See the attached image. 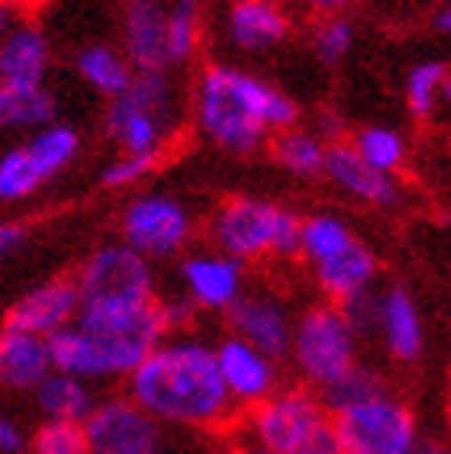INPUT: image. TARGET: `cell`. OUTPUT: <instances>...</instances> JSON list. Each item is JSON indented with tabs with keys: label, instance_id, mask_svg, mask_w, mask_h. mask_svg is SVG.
<instances>
[{
	"label": "cell",
	"instance_id": "cell-10",
	"mask_svg": "<svg viewBox=\"0 0 451 454\" xmlns=\"http://www.w3.org/2000/svg\"><path fill=\"white\" fill-rule=\"evenodd\" d=\"M81 303L91 300H155V264L136 254L130 245L104 242L87 254L75 278Z\"/></svg>",
	"mask_w": 451,
	"mask_h": 454
},
{
	"label": "cell",
	"instance_id": "cell-33",
	"mask_svg": "<svg viewBox=\"0 0 451 454\" xmlns=\"http://www.w3.org/2000/svg\"><path fill=\"white\" fill-rule=\"evenodd\" d=\"M358 43V27L352 17H332V20H316L310 29V49L316 61H322L326 68H336L348 55L355 52Z\"/></svg>",
	"mask_w": 451,
	"mask_h": 454
},
{
	"label": "cell",
	"instance_id": "cell-41",
	"mask_svg": "<svg viewBox=\"0 0 451 454\" xmlns=\"http://www.w3.org/2000/svg\"><path fill=\"white\" fill-rule=\"evenodd\" d=\"M432 29L439 35H448L451 33V10H448V4H439V7H435V13H432Z\"/></svg>",
	"mask_w": 451,
	"mask_h": 454
},
{
	"label": "cell",
	"instance_id": "cell-31",
	"mask_svg": "<svg viewBox=\"0 0 451 454\" xmlns=\"http://www.w3.org/2000/svg\"><path fill=\"white\" fill-rule=\"evenodd\" d=\"M203 45V0H171L165 4V65L184 68Z\"/></svg>",
	"mask_w": 451,
	"mask_h": 454
},
{
	"label": "cell",
	"instance_id": "cell-48",
	"mask_svg": "<svg viewBox=\"0 0 451 454\" xmlns=\"http://www.w3.org/2000/svg\"><path fill=\"white\" fill-rule=\"evenodd\" d=\"M439 4H448V0H439Z\"/></svg>",
	"mask_w": 451,
	"mask_h": 454
},
{
	"label": "cell",
	"instance_id": "cell-32",
	"mask_svg": "<svg viewBox=\"0 0 451 454\" xmlns=\"http://www.w3.org/2000/svg\"><path fill=\"white\" fill-rule=\"evenodd\" d=\"M352 152H355L368 168L381 171V175L397 177L403 171V165L409 161V142L407 136L391 126V122H368V126H358L348 139Z\"/></svg>",
	"mask_w": 451,
	"mask_h": 454
},
{
	"label": "cell",
	"instance_id": "cell-19",
	"mask_svg": "<svg viewBox=\"0 0 451 454\" xmlns=\"http://www.w3.org/2000/svg\"><path fill=\"white\" fill-rule=\"evenodd\" d=\"M322 177H326L342 197L361 203V207H371V210H397V207H403V197H407L400 177L381 175V171L368 168L365 161L352 152L348 142L329 145Z\"/></svg>",
	"mask_w": 451,
	"mask_h": 454
},
{
	"label": "cell",
	"instance_id": "cell-22",
	"mask_svg": "<svg viewBox=\"0 0 451 454\" xmlns=\"http://www.w3.org/2000/svg\"><path fill=\"white\" fill-rule=\"evenodd\" d=\"M120 49L132 71H168L165 0H126L120 17Z\"/></svg>",
	"mask_w": 451,
	"mask_h": 454
},
{
	"label": "cell",
	"instance_id": "cell-24",
	"mask_svg": "<svg viewBox=\"0 0 451 454\" xmlns=\"http://www.w3.org/2000/svg\"><path fill=\"white\" fill-rule=\"evenodd\" d=\"M49 374H52L49 341L0 325V387L10 394H33Z\"/></svg>",
	"mask_w": 451,
	"mask_h": 454
},
{
	"label": "cell",
	"instance_id": "cell-45",
	"mask_svg": "<svg viewBox=\"0 0 451 454\" xmlns=\"http://www.w3.org/2000/svg\"><path fill=\"white\" fill-rule=\"evenodd\" d=\"M152 454H174V451H171V448L165 445V442H162V445H158V448H155V451H152Z\"/></svg>",
	"mask_w": 451,
	"mask_h": 454
},
{
	"label": "cell",
	"instance_id": "cell-25",
	"mask_svg": "<svg viewBox=\"0 0 451 454\" xmlns=\"http://www.w3.org/2000/svg\"><path fill=\"white\" fill-rule=\"evenodd\" d=\"M33 396L39 416L52 426H84V419L97 406L94 387L78 380V377L61 374V371H52L45 377L33 390Z\"/></svg>",
	"mask_w": 451,
	"mask_h": 454
},
{
	"label": "cell",
	"instance_id": "cell-8",
	"mask_svg": "<svg viewBox=\"0 0 451 454\" xmlns=\"http://www.w3.org/2000/svg\"><path fill=\"white\" fill-rule=\"evenodd\" d=\"M332 426L342 454H413L423 442L413 406L391 387L332 412Z\"/></svg>",
	"mask_w": 451,
	"mask_h": 454
},
{
	"label": "cell",
	"instance_id": "cell-9",
	"mask_svg": "<svg viewBox=\"0 0 451 454\" xmlns=\"http://www.w3.org/2000/svg\"><path fill=\"white\" fill-rule=\"evenodd\" d=\"M197 239V216L174 193H136L120 213V242L146 262H171L191 252Z\"/></svg>",
	"mask_w": 451,
	"mask_h": 454
},
{
	"label": "cell",
	"instance_id": "cell-27",
	"mask_svg": "<svg viewBox=\"0 0 451 454\" xmlns=\"http://www.w3.org/2000/svg\"><path fill=\"white\" fill-rule=\"evenodd\" d=\"M55 120H59V100L49 90V84H39V88L0 84V132L29 136Z\"/></svg>",
	"mask_w": 451,
	"mask_h": 454
},
{
	"label": "cell",
	"instance_id": "cell-23",
	"mask_svg": "<svg viewBox=\"0 0 451 454\" xmlns=\"http://www.w3.org/2000/svg\"><path fill=\"white\" fill-rule=\"evenodd\" d=\"M313 284L320 287V294L326 297V303H348V300L361 297L377 290V278H381V258L371 245L358 239L352 248H345L342 254L329 258V262L310 268Z\"/></svg>",
	"mask_w": 451,
	"mask_h": 454
},
{
	"label": "cell",
	"instance_id": "cell-28",
	"mask_svg": "<svg viewBox=\"0 0 451 454\" xmlns=\"http://www.w3.org/2000/svg\"><path fill=\"white\" fill-rule=\"evenodd\" d=\"M358 242L355 229L345 216H338L332 210L310 213L300 216V239H297V258H304L310 268L329 262L336 254H342L345 248Z\"/></svg>",
	"mask_w": 451,
	"mask_h": 454
},
{
	"label": "cell",
	"instance_id": "cell-16",
	"mask_svg": "<svg viewBox=\"0 0 451 454\" xmlns=\"http://www.w3.org/2000/svg\"><path fill=\"white\" fill-rule=\"evenodd\" d=\"M294 309L271 290H245L239 303L226 313L229 335L242 339L245 345L258 348L274 361H284L294 335Z\"/></svg>",
	"mask_w": 451,
	"mask_h": 454
},
{
	"label": "cell",
	"instance_id": "cell-7",
	"mask_svg": "<svg viewBox=\"0 0 451 454\" xmlns=\"http://www.w3.org/2000/svg\"><path fill=\"white\" fill-rule=\"evenodd\" d=\"M81 155V132L71 122H49L0 152V203H23L61 177Z\"/></svg>",
	"mask_w": 451,
	"mask_h": 454
},
{
	"label": "cell",
	"instance_id": "cell-3",
	"mask_svg": "<svg viewBox=\"0 0 451 454\" xmlns=\"http://www.w3.org/2000/svg\"><path fill=\"white\" fill-rule=\"evenodd\" d=\"M210 248L229 254L239 264L290 262L297 258L300 213L268 197L235 193L226 197L207 219Z\"/></svg>",
	"mask_w": 451,
	"mask_h": 454
},
{
	"label": "cell",
	"instance_id": "cell-40",
	"mask_svg": "<svg viewBox=\"0 0 451 454\" xmlns=\"http://www.w3.org/2000/svg\"><path fill=\"white\" fill-rule=\"evenodd\" d=\"M304 10L313 20H332V17H352L358 0H300Z\"/></svg>",
	"mask_w": 451,
	"mask_h": 454
},
{
	"label": "cell",
	"instance_id": "cell-38",
	"mask_svg": "<svg viewBox=\"0 0 451 454\" xmlns=\"http://www.w3.org/2000/svg\"><path fill=\"white\" fill-rule=\"evenodd\" d=\"M29 435L23 422L13 416H0V454H27Z\"/></svg>",
	"mask_w": 451,
	"mask_h": 454
},
{
	"label": "cell",
	"instance_id": "cell-46",
	"mask_svg": "<svg viewBox=\"0 0 451 454\" xmlns=\"http://www.w3.org/2000/svg\"><path fill=\"white\" fill-rule=\"evenodd\" d=\"M239 454H265V451H258V448H252V445H245V448H242V451H239Z\"/></svg>",
	"mask_w": 451,
	"mask_h": 454
},
{
	"label": "cell",
	"instance_id": "cell-35",
	"mask_svg": "<svg viewBox=\"0 0 451 454\" xmlns=\"http://www.w3.org/2000/svg\"><path fill=\"white\" fill-rule=\"evenodd\" d=\"M162 158H146V155H116L110 158L100 171V184L107 191H130V187H139L152 171L158 168Z\"/></svg>",
	"mask_w": 451,
	"mask_h": 454
},
{
	"label": "cell",
	"instance_id": "cell-4",
	"mask_svg": "<svg viewBox=\"0 0 451 454\" xmlns=\"http://www.w3.org/2000/svg\"><path fill=\"white\" fill-rule=\"evenodd\" d=\"M178 129V88L171 71H136L120 97L107 100L104 132L120 155L162 158Z\"/></svg>",
	"mask_w": 451,
	"mask_h": 454
},
{
	"label": "cell",
	"instance_id": "cell-43",
	"mask_svg": "<svg viewBox=\"0 0 451 454\" xmlns=\"http://www.w3.org/2000/svg\"><path fill=\"white\" fill-rule=\"evenodd\" d=\"M413 454H448V448H445L442 442H435V438H423Z\"/></svg>",
	"mask_w": 451,
	"mask_h": 454
},
{
	"label": "cell",
	"instance_id": "cell-26",
	"mask_svg": "<svg viewBox=\"0 0 451 454\" xmlns=\"http://www.w3.org/2000/svg\"><path fill=\"white\" fill-rule=\"evenodd\" d=\"M75 74L84 81L87 88L100 94L104 100L120 97L130 88L136 71H132L130 59L123 55L120 45L113 43H87L75 52Z\"/></svg>",
	"mask_w": 451,
	"mask_h": 454
},
{
	"label": "cell",
	"instance_id": "cell-2",
	"mask_svg": "<svg viewBox=\"0 0 451 454\" xmlns=\"http://www.w3.org/2000/svg\"><path fill=\"white\" fill-rule=\"evenodd\" d=\"M300 116L304 110L284 88L233 61H210L194 78V129L226 155H255L271 136L300 126Z\"/></svg>",
	"mask_w": 451,
	"mask_h": 454
},
{
	"label": "cell",
	"instance_id": "cell-1",
	"mask_svg": "<svg viewBox=\"0 0 451 454\" xmlns=\"http://www.w3.org/2000/svg\"><path fill=\"white\" fill-rule=\"evenodd\" d=\"M126 396L158 426L187 432H219L239 412L219 380L213 345L194 333L158 341L126 377Z\"/></svg>",
	"mask_w": 451,
	"mask_h": 454
},
{
	"label": "cell",
	"instance_id": "cell-18",
	"mask_svg": "<svg viewBox=\"0 0 451 454\" xmlns=\"http://www.w3.org/2000/svg\"><path fill=\"white\" fill-rule=\"evenodd\" d=\"M223 33L235 52L268 55L294 35V17L278 0H229Z\"/></svg>",
	"mask_w": 451,
	"mask_h": 454
},
{
	"label": "cell",
	"instance_id": "cell-34",
	"mask_svg": "<svg viewBox=\"0 0 451 454\" xmlns=\"http://www.w3.org/2000/svg\"><path fill=\"white\" fill-rule=\"evenodd\" d=\"M381 390H387V380L381 377V371L365 364V361H358L345 377H338L329 390H322L320 400L326 403L329 412H338V410H345V406H352V403H361V400H368V396L381 394Z\"/></svg>",
	"mask_w": 451,
	"mask_h": 454
},
{
	"label": "cell",
	"instance_id": "cell-47",
	"mask_svg": "<svg viewBox=\"0 0 451 454\" xmlns=\"http://www.w3.org/2000/svg\"><path fill=\"white\" fill-rule=\"evenodd\" d=\"M278 4H284V7H287V0H278Z\"/></svg>",
	"mask_w": 451,
	"mask_h": 454
},
{
	"label": "cell",
	"instance_id": "cell-6",
	"mask_svg": "<svg viewBox=\"0 0 451 454\" xmlns=\"http://www.w3.org/2000/svg\"><path fill=\"white\" fill-rule=\"evenodd\" d=\"M287 358L306 390H329L361 361V339L336 303H313L294 316V335Z\"/></svg>",
	"mask_w": 451,
	"mask_h": 454
},
{
	"label": "cell",
	"instance_id": "cell-15",
	"mask_svg": "<svg viewBox=\"0 0 451 454\" xmlns=\"http://www.w3.org/2000/svg\"><path fill=\"white\" fill-rule=\"evenodd\" d=\"M213 355H217L219 380H223L235 410H255L284 387L281 361L261 355L258 348L245 345L235 335L219 339L213 345Z\"/></svg>",
	"mask_w": 451,
	"mask_h": 454
},
{
	"label": "cell",
	"instance_id": "cell-11",
	"mask_svg": "<svg viewBox=\"0 0 451 454\" xmlns=\"http://www.w3.org/2000/svg\"><path fill=\"white\" fill-rule=\"evenodd\" d=\"M178 284L197 313H229L249 290V268L217 248H191L178 262Z\"/></svg>",
	"mask_w": 451,
	"mask_h": 454
},
{
	"label": "cell",
	"instance_id": "cell-30",
	"mask_svg": "<svg viewBox=\"0 0 451 454\" xmlns=\"http://www.w3.org/2000/svg\"><path fill=\"white\" fill-rule=\"evenodd\" d=\"M268 149H271V158L278 161V168H284L290 177L320 181L322 171H326L329 142L320 139L313 129H304V126H294V129L271 136Z\"/></svg>",
	"mask_w": 451,
	"mask_h": 454
},
{
	"label": "cell",
	"instance_id": "cell-42",
	"mask_svg": "<svg viewBox=\"0 0 451 454\" xmlns=\"http://www.w3.org/2000/svg\"><path fill=\"white\" fill-rule=\"evenodd\" d=\"M20 20V13L13 7H10L7 0H0V39H4V35L10 33V27H13V23H17Z\"/></svg>",
	"mask_w": 451,
	"mask_h": 454
},
{
	"label": "cell",
	"instance_id": "cell-20",
	"mask_svg": "<svg viewBox=\"0 0 451 454\" xmlns=\"http://www.w3.org/2000/svg\"><path fill=\"white\" fill-rule=\"evenodd\" d=\"M387 358L397 364H416L425 355V319L416 297L403 284L384 287L377 297V329Z\"/></svg>",
	"mask_w": 451,
	"mask_h": 454
},
{
	"label": "cell",
	"instance_id": "cell-12",
	"mask_svg": "<svg viewBox=\"0 0 451 454\" xmlns=\"http://www.w3.org/2000/svg\"><path fill=\"white\" fill-rule=\"evenodd\" d=\"M78 329L91 335L130 348L136 355H148L158 341L165 339V323L158 316V297L155 300H91L81 303Z\"/></svg>",
	"mask_w": 451,
	"mask_h": 454
},
{
	"label": "cell",
	"instance_id": "cell-13",
	"mask_svg": "<svg viewBox=\"0 0 451 454\" xmlns=\"http://www.w3.org/2000/svg\"><path fill=\"white\" fill-rule=\"evenodd\" d=\"M81 432L91 454H152L165 442L162 426L148 419L130 396L97 400Z\"/></svg>",
	"mask_w": 451,
	"mask_h": 454
},
{
	"label": "cell",
	"instance_id": "cell-37",
	"mask_svg": "<svg viewBox=\"0 0 451 454\" xmlns=\"http://www.w3.org/2000/svg\"><path fill=\"white\" fill-rule=\"evenodd\" d=\"M158 316H162V323H165L168 335H181L194 325V316H197V309H194V306L187 303L181 294H168V297L158 300Z\"/></svg>",
	"mask_w": 451,
	"mask_h": 454
},
{
	"label": "cell",
	"instance_id": "cell-44",
	"mask_svg": "<svg viewBox=\"0 0 451 454\" xmlns=\"http://www.w3.org/2000/svg\"><path fill=\"white\" fill-rule=\"evenodd\" d=\"M7 4H10V7H13V10H17V13H20V10L33 7V4H39V0H7Z\"/></svg>",
	"mask_w": 451,
	"mask_h": 454
},
{
	"label": "cell",
	"instance_id": "cell-36",
	"mask_svg": "<svg viewBox=\"0 0 451 454\" xmlns=\"http://www.w3.org/2000/svg\"><path fill=\"white\" fill-rule=\"evenodd\" d=\"M29 454H91L81 426H52L43 422L29 438Z\"/></svg>",
	"mask_w": 451,
	"mask_h": 454
},
{
	"label": "cell",
	"instance_id": "cell-39",
	"mask_svg": "<svg viewBox=\"0 0 451 454\" xmlns=\"http://www.w3.org/2000/svg\"><path fill=\"white\" fill-rule=\"evenodd\" d=\"M27 236H29L27 223H20V219H0V262L10 258L13 252H20Z\"/></svg>",
	"mask_w": 451,
	"mask_h": 454
},
{
	"label": "cell",
	"instance_id": "cell-21",
	"mask_svg": "<svg viewBox=\"0 0 451 454\" xmlns=\"http://www.w3.org/2000/svg\"><path fill=\"white\" fill-rule=\"evenodd\" d=\"M52 71V43L39 23L17 20L0 39V84L10 88H39Z\"/></svg>",
	"mask_w": 451,
	"mask_h": 454
},
{
	"label": "cell",
	"instance_id": "cell-29",
	"mask_svg": "<svg viewBox=\"0 0 451 454\" xmlns=\"http://www.w3.org/2000/svg\"><path fill=\"white\" fill-rule=\"evenodd\" d=\"M451 94V74L448 61L442 59H423L409 65L407 81H403V100H407L409 116L416 122H429L448 106Z\"/></svg>",
	"mask_w": 451,
	"mask_h": 454
},
{
	"label": "cell",
	"instance_id": "cell-14",
	"mask_svg": "<svg viewBox=\"0 0 451 454\" xmlns=\"http://www.w3.org/2000/svg\"><path fill=\"white\" fill-rule=\"evenodd\" d=\"M49 351H52V371L78 377L91 387L104 384V380H126L146 358V355L120 348L100 335L84 333L78 325H68L59 335H52Z\"/></svg>",
	"mask_w": 451,
	"mask_h": 454
},
{
	"label": "cell",
	"instance_id": "cell-17",
	"mask_svg": "<svg viewBox=\"0 0 451 454\" xmlns=\"http://www.w3.org/2000/svg\"><path fill=\"white\" fill-rule=\"evenodd\" d=\"M81 309L78 287L75 278H52L29 287L23 297L13 300V306L4 316V325L20 329V333L39 335V339H52L61 329L75 325Z\"/></svg>",
	"mask_w": 451,
	"mask_h": 454
},
{
	"label": "cell",
	"instance_id": "cell-5",
	"mask_svg": "<svg viewBox=\"0 0 451 454\" xmlns=\"http://www.w3.org/2000/svg\"><path fill=\"white\" fill-rule=\"evenodd\" d=\"M245 435L265 454H342L332 412L306 387H281L249 410Z\"/></svg>",
	"mask_w": 451,
	"mask_h": 454
}]
</instances>
